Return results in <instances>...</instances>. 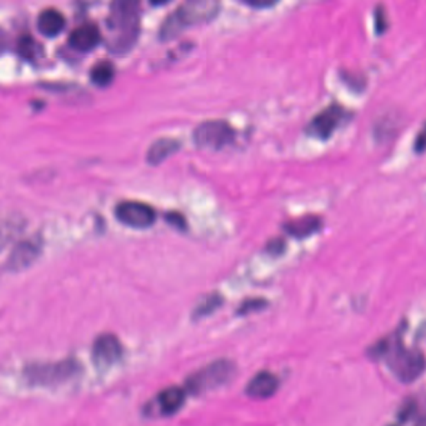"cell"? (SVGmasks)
I'll return each mask as SVG.
<instances>
[{
    "instance_id": "3957f363",
    "label": "cell",
    "mask_w": 426,
    "mask_h": 426,
    "mask_svg": "<svg viewBox=\"0 0 426 426\" xmlns=\"http://www.w3.org/2000/svg\"><path fill=\"white\" fill-rule=\"evenodd\" d=\"M235 136V130L227 120L207 119L198 124L193 132L195 145L201 149L218 150L229 144Z\"/></svg>"
},
{
    "instance_id": "5b68a950",
    "label": "cell",
    "mask_w": 426,
    "mask_h": 426,
    "mask_svg": "<svg viewBox=\"0 0 426 426\" xmlns=\"http://www.w3.org/2000/svg\"><path fill=\"white\" fill-rule=\"evenodd\" d=\"M234 365L225 360H219L207 367H203L198 373L187 379V387L194 394L204 393L214 387H220L230 380L233 375Z\"/></svg>"
},
{
    "instance_id": "277c9868",
    "label": "cell",
    "mask_w": 426,
    "mask_h": 426,
    "mask_svg": "<svg viewBox=\"0 0 426 426\" xmlns=\"http://www.w3.org/2000/svg\"><path fill=\"white\" fill-rule=\"evenodd\" d=\"M387 364L401 381L412 383L425 370V359L418 350L398 347L390 352Z\"/></svg>"
},
{
    "instance_id": "5bb4252c",
    "label": "cell",
    "mask_w": 426,
    "mask_h": 426,
    "mask_svg": "<svg viewBox=\"0 0 426 426\" xmlns=\"http://www.w3.org/2000/svg\"><path fill=\"white\" fill-rule=\"evenodd\" d=\"M323 227V221L319 216L316 215H304L296 219L289 220L285 223L284 229L287 230V233L293 235L298 239L307 238L312 234L319 232Z\"/></svg>"
},
{
    "instance_id": "9a60e30c",
    "label": "cell",
    "mask_w": 426,
    "mask_h": 426,
    "mask_svg": "<svg viewBox=\"0 0 426 426\" xmlns=\"http://www.w3.org/2000/svg\"><path fill=\"white\" fill-rule=\"evenodd\" d=\"M184 401H185V393L183 389L178 387H167L158 395L160 410L165 415L176 413L180 407H183Z\"/></svg>"
},
{
    "instance_id": "ba28073f",
    "label": "cell",
    "mask_w": 426,
    "mask_h": 426,
    "mask_svg": "<svg viewBox=\"0 0 426 426\" xmlns=\"http://www.w3.org/2000/svg\"><path fill=\"white\" fill-rule=\"evenodd\" d=\"M121 353L119 339L112 334L100 335L94 343L93 358L98 365H112L120 359Z\"/></svg>"
},
{
    "instance_id": "44dd1931",
    "label": "cell",
    "mask_w": 426,
    "mask_h": 426,
    "mask_svg": "<svg viewBox=\"0 0 426 426\" xmlns=\"http://www.w3.org/2000/svg\"><path fill=\"white\" fill-rule=\"evenodd\" d=\"M414 150L416 153H423L426 150V123L423 125V128L420 129L419 133L415 138V143H414Z\"/></svg>"
},
{
    "instance_id": "8992f818",
    "label": "cell",
    "mask_w": 426,
    "mask_h": 426,
    "mask_svg": "<svg viewBox=\"0 0 426 426\" xmlns=\"http://www.w3.org/2000/svg\"><path fill=\"white\" fill-rule=\"evenodd\" d=\"M352 118V113L347 108L341 107L338 103L323 109L316 114L307 124V133L319 139H327L345 121Z\"/></svg>"
},
{
    "instance_id": "7a4b0ae2",
    "label": "cell",
    "mask_w": 426,
    "mask_h": 426,
    "mask_svg": "<svg viewBox=\"0 0 426 426\" xmlns=\"http://www.w3.org/2000/svg\"><path fill=\"white\" fill-rule=\"evenodd\" d=\"M219 6V3L214 0H192L180 4L160 26V38L163 40L170 39L185 27L212 19L218 13Z\"/></svg>"
},
{
    "instance_id": "52a82bcc",
    "label": "cell",
    "mask_w": 426,
    "mask_h": 426,
    "mask_svg": "<svg viewBox=\"0 0 426 426\" xmlns=\"http://www.w3.org/2000/svg\"><path fill=\"white\" fill-rule=\"evenodd\" d=\"M115 216L123 224L129 227H150L156 219V212L152 205L139 200H123L119 201L114 209Z\"/></svg>"
},
{
    "instance_id": "8fae6325",
    "label": "cell",
    "mask_w": 426,
    "mask_h": 426,
    "mask_svg": "<svg viewBox=\"0 0 426 426\" xmlns=\"http://www.w3.org/2000/svg\"><path fill=\"white\" fill-rule=\"evenodd\" d=\"M40 250V241L38 239H27L20 241L8 260V267L12 270H20L28 267L37 259Z\"/></svg>"
},
{
    "instance_id": "cb8c5ba5",
    "label": "cell",
    "mask_w": 426,
    "mask_h": 426,
    "mask_svg": "<svg viewBox=\"0 0 426 426\" xmlns=\"http://www.w3.org/2000/svg\"><path fill=\"white\" fill-rule=\"evenodd\" d=\"M247 4L252 6V7L264 8L273 6L274 1H255V0H252V1H247Z\"/></svg>"
},
{
    "instance_id": "2e32d148",
    "label": "cell",
    "mask_w": 426,
    "mask_h": 426,
    "mask_svg": "<svg viewBox=\"0 0 426 426\" xmlns=\"http://www.w3.org/2000/svg\"><path fill=\"white\" fill-rule=\"evenodd\" d=\"M180 148V141L173 138H160L155 140L147 152L148 163L158 164L165 159L170 154L176 152Z\"/></svg>"
},
{
    "instance_id": "4fadbf2b",
    "label": "cell",
    "mask_w": 426,
    "mask_h": 426,
    "mask_svg": "<svg viewBox=\"0 0 426 426\" xmlns=\"http://www.w3.org/2000/svg\"><path fill=\"white\" fill-rule=\"evenodd\" d=\"M37 27L45 37H55L65 27V17L57 8H44L38 14Z\"/></svg>"
},
{
    "instance_id": "7402d4cb",
    "label": "cell",
    "mask_w": 426,
    "mask_h": 426,
    "mask_svg": "<svg viewBox=\"0 0 426 426\" xmlns=\"http://www.w3.org/2000/svg\"><path fill=\"white\" fill-rule=\"evenodd\" d=\"M261 304H263L261 300H250V301H247L245 304H243L241 313H247V312H249V310L253 309V307H261Z\"/></svg>"
},
{
    "instance_id": "e0dca14e",
    "label": "cell",
    "mask_w": 426,
    "mask_h": 426,
    "mask_svg": "<svg viewBox=\"0 0 426 426\" xmlns=\"http://www.w3.org/2000/svg\"><path fill=\"white\" fill-rule=\"evenodd\" d=\"M114 73L115 68L110 60H98L97 63H94L93 67L90 68V79L94 84L104 87L112 81Z\"/></svg>"
},
{
    "instance_id": "30bf717a",
    "label": "cell",
    "mask_w": 426,
    "mask_h": 426,
    "mask_svg": "<svg viewBox=\"0 0 426 426\" xmlns=\"http://www.w3.org/2000/svg\"><path fill=\"white\" fill-rule=\"evenodd\" d=\"M75 364L72 361L49 365V367H32L29 369V378L40 383V384H52V383H59L63 380L68 379L75 373Z\"/></svg>"
},
{
    "instance_id": "ffe728a7",
    "label": "cell",
    "mask_w": 426,
    "mask_h": 426,
    "mask_svg": "<svg viewBox=\"0 0 426 426\" xmlns=\"http://www.w3.org/2000/svg\"><path fill=\"white\" fill-rule=\"evenodd\" d=\"M220 298L218 295H212L207 301H204L203 304H200L195 315L196 316H203V315H207V314L212 313L215 307H219Z\"/></svg>"
},
{
    "instance_id": "7c38bea8",
    "label": "cell",
    "mask_w": 426,
    "mask_h": 426,
    "mask_svg": "<svg viewBox=\"0 0 426 426\" xmlns=\"http://www.w3.org/2000/svg\"><path fill=\"white\" fill-rule=\"evenodd\" d=\"M279 387V380L272 373L261 372L249 381L247 394L255 399H267L273 396Z\"/></svg>"
},
{
    "instance_id": "d6986e66",
    "label": "cell",
    "mask_w": 426,
    "mask_h": 426,
    "mask_svg": "<svg viewBox=\"0 0 426 426\" xmlns=\"http://www.w3.org/2000/svg\"><path fill=\"white\" fill-rule=\"evenodd\" d=\"M164 218H165L167 223L173 225L174 227H176L178 230H187V218L184 216V214L176 212V210H169L164 215Z\"/></svg>"
},
{
    "instance_id": "9c48e42d",
    "label": "cell",
    "mask_w": 426,
    "mask_h": 426,
    "mask_svg": "<svg viewBox=\"0 0 426 426\" xmlns=\"http://www.w3.org/2000/svg\"><path fill=\"white\" fill-rule=\"evenodd\" d=\"M68 41L70 47L80 52L90 50L100 41L99 27L94 21H84L70 32Z\"/></svg>"
},
{
    "instance_id": "ac0fdd59",
    "label": "cell",
    "mask_w": 426,
    "mask_h": 426,
    "mask_svg": "<svg viewBox=\"0 0 426 426\" xmlns=\"http://www.w3.org/2000/svg\"><path fill=\"white\" fill-rule=\"evenodd\" d=\"M38 43L35 41L33 37L30 34H21L19 37V39L17 41V49H18V53L28 58V59H32L35 57V54L38 52Z\"/></svg>"
},
{
    "instance_id": "6da1fadb",
    "label": "cell",
    "mask_w": 426,
    "mask_h": 426,
    "mask_svg": "<svg viewBox=\"0 0 426 426\" xmlns=\"http://www.w3.org/2000/svg\"><path fill=\"white\" fill-rule=\"evenodd\" d=\"M140 4L132 0H116L110 4L107 23L108 47L114 53H124L133 47L139 34Z\"/></svg>"
},
{
    "instance_id": "603a6c76",
    "label": "cell",
    "mask_w": 426,
    "mask_h": 426,
    "mask_svg": "<svg viewBox=\"0 0 426 426\" xmlns=\"http://www.w3.org/2000/svg\"><path fill=\"white\" fill-rule=\"evenodd\" d=\"M283 247H284V244H283L281 239L273 240V241L269 243V250H270V252L278 253V252H280V250L283 249Z\"/></svg>"
}]
</instances>
